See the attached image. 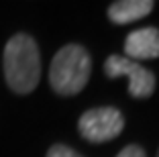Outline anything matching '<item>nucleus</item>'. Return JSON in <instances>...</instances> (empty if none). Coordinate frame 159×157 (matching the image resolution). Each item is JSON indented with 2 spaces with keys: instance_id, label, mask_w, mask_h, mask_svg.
<instances>
[{
  "instance_id": "f257e3e1",
  "label": "nucleus",
  "mask_w": 159,
  "mask_h": 157,
  "mask_svg": "<svg viewBox=\"0 0 159 157\" xmlns=\"http://www.w3.org/2000/svg\"><path fill=\"white\" fill-rule=\"evenodd\" d=\"M4 78L14 94H31L41 80V53L35 39L16 33L4 45Z\"/></svg>"
},
{
  "instance_id": "f03ea898",
  "label": "nucleus",
  "mask_w": 159,
  "mask_h": 157,
  "mask_svg": "<svg viewBox=\"0 0 159 157\" xmlns=\"http://www.w3.org/2000/svg\"><path fill=\"white\" fill-rule=\"evenodd\" d=\"M92 74V57L86 47L67 43L55 53L49 67V84L59 96H75L86 88Z\"/></svg>"
},
{
  "instance_id": "7ed1b4c3",
  "label": "nucleus",
  "mask_w": 159,
  "mask_h": 157,
  "mask_svg": "<svg viewBox=\"0 0 159 157\" xmlns=\"http://www.w3.org/2000/svg\"><path fill=\"white\" fill-rule=\"evenodd\" d=\"M125 129V116L114 106L90 108L78 120L80 135L90 143H106L112 141Z\"/></svg>"
},
{
  "instance_id": "20e7f679",
  "label": "nucleus",
  "mask_w": 159,
  "mask_h": 157,
  "mask_svg": "<svg viewBox=\"0 0 159 157\" xmlns=\"http://www.w3.org/2000/svg\"><path fill=\"white\" fill-rule=\"evenodd\" d=\"M104 74L108 78H126L129 82V94L133 98H149L155 92V74L151 69L143 67L141 63L129 59L125 55H108L104 61Z\"/></svg>"
},
{
  "instance_id": "39448f33",
  "label": "nucleus",
  "mask_w": 159,
  "mask_h": 157,
  "mask_svg": "<svg viewBox=\"0 0 159 157\" xmlns=\"http://www.w3.org/2000/svg\"><path fill=\"white\" fill-rule=\"evenodd\" d=\"M125 57L133 61L157 59L159 57V29L145 27L129 33L125 39Z\"/></svg>"
},
{
  "instance_id": "423d86ee",
  "label": "nucleus",
  "mask_w": 159,
  "mask_h": 157,
  "mask_svg": "<svg viewBox=\"0 0 159 157\" xmlns=\"http://www.w3.org/2000/svg\"><path fill=\"white\" fill-rule=\"evenodd\" d=\"M155 8V2L151 0H118L108 6V19L114 25H129L135 21L145 19Z\"/></svg>"
},
{
  "instance_id": "0eeeda50",
  "label": "nucleus",
  "mask_w": 159,
  "mask_h": 157,
  "mask_svg": "<svg viewBox=\"0 0 159 157\" xmlns=\"http://www.w3.org/2000/svg\"><path fill=\"white\" fill-rule=\"evenodd\" d=\"M45 157H84V155H80L75 149L67 147V145H63V143H55L49 151H47Z\"/></svg>"
},
{
  "instance_id": "6e6552de",
  "label": "nucleus",
  "mask_w": 159,
  "mask_h": 157,
  "mask_svg": "<svg viewBox=\"0 0 159 157\" xmlns=\"http://www.w3.org/2000/svg\"><path fill=\"white\" fill-rule=\"evenodd\" d=\"M116 157H147L145 149L141 147V145H126V147H122L120 151H118Z\"/></svg>"
},
{
  "instance_id": "1a4fd4ad",
  "label": "nucleus",
  "mask_w": 159,
  "mask_h": 157,
  "mask_svg": "<svg viewBox=\"0 0 159 157\" xmlns=\"http://www.w3.org/2000/svg\"><path fill=\"white\" fill-rule=\"evenodd\" d=\"M157 157H159V149H157Z\"/></svg>"
}]
</instances>
